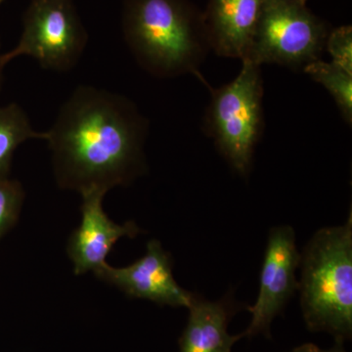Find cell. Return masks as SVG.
Segmentation results:
<instances>
[{
	"label": "cell",
	"instance_id": "cell-1",
	"mask_svg": "<svg viewBox=\"0 0 352 352\" xmlns=\"http://www.w3.org/2000/svg\"><path fill=\"white\" fill-rule=\"evenodd\" d=\"M147 122L126 97L76 88L45 131L61 188L80 194L127 185L144 170Z\"/></svg>",
	"mask_w": 352,
	"mask_h": 352
},
{
	"label": "cell",
	"instance_id": "cell-2",
	"mask_svg": "<svg viewBox=\"0 0 352 352\" xmlns=\"http://www.w3.org/2000/svg\"><path fill=\"white\" fill-rule=\"evenodd\" d=\"M122 32L138 63L157 76L198 75L208 43L187 0H124Z\"/></svg>",
	"mask_w": 352,
	"mask_h": 352
},
{
	"label": "cell",
	"instance_id": "cell-3",
	"mask_svg": "<svg viewBox=\"0 0 352 352\" xmlns=\"http://www.w3.org/2000/svg\"><path fill=\"white\" fill-rule=\"evenodd\" d=\"M298 289L308 330L335 342L352 337V215L344 226L320 229L300 254Z\"/></svg>",
	"mask_w": 352,
	"mask_h": 352
},
{
	"label": "cell",
	"instance_id": "cell-4",
	"mask_svg": "<svg viewBox=\"0 0 352 352\" xmlns=\"http://www.w3.org/2000/svg\"><path fill=\"white\" fill-rule=\"evenodd\" d=\"M242 62L237 78L212 94L207 126L222 156L245 175L263 127V87L258 65Z\"/></svg>",
	"mask_w": 352,
	"mask_h": 352
},
{
	"label": "cell",
	"instance_id": "cell-5",
	"mask_svg": "<svg viewBox=\"0 0 352 352\" xmlns=\"http://www.w3.org/2000/svg\"><path fill=\"white\" fill-rule=\"evenodd\" d=\"M328 34L302 0H265L245 60L303 69L320 59Z\"/></svg>",
	"mask_w": 352,
	"mask_h": 352
},
{
	"label": "cell",
	"instance_id": "cell-6",
	"mask_svg": "<svg viewBox=\"0 0 352 352\" xmlns=\"http://www.w3.org/2000/svg\"><path fill=\"white\" fill-rule=\"evenodd\" d=\"M87 41L73 0H32L19 43L1 61L4 65L25 55L44 69L67 72L80 61Z\"/></svg>",
	"mask_w": 352,
	"mask_h": 352
},
{
	"label": "cell",
	"instance_id": "cell-7",
	"mask_svg": "<svg viewBox=\"0 0 352 352\" xmlns=\"http://www.w3.org/2000/svg\"><path fill=\"white\" fill-rule=\"evenodd\" d=\"M300 254L296 247L295 230L291 226L271 229L266 245L261 283L256 302L248 307L252 314L249 327L243 338L270 336V326L275 317L283 312L292 296L298 289L296 270Z\"/></svg>",
	"mask_w": 352,
	"mask_h": 352
},
{
	"label": "cell",
	"instance_id": "cell-8",
	"mask_svg": "<svg viewBox=\"0 0 352 352\" xmlns=\"http://www.w3.org/2000/svg\"><path fill=\"white\" fill-rule=\"evenodd\" d=\"M94 274L131 298L151 300L160 305L188 308L193 298V294L176 282L173 259L155 239L148 242L145 256L135 263L120 268L106 263Z\"/></svg>",
	"mask_w": 352,
	"mask_h": 352
},
{
	"label": "cell",
	"instance_id": "cell-9",
	"mask_svg": "<svg viewBox=\"0 0 352 352\" xmlns=\"http://www.w3.org/2000/svg\"><path fill=\"white\" fill-rule=\"evenodd\" d=\"M82 197V222L69 237L68 254L75 274L95 272L106 264L113 245L122 237L134 238L140 233L135 222L117 224L109 219L102 207L106 192L90 190Z\"/></svg>",
	"mask_w": 352,
	"mask_h": 352
},
{
	"label": "cell",
	"instance_id": "cell-10",
	"mask_svg": "<svg viewBox=\"0 0 352 352\" xmlns=\"http://www.w3.org/2000/svg\"><path fill=\"white\" fill-rule=\"evenodd\" d=\"M265 0H210L203 17L208 46L220 56L248 59Z\"/></svg>",
	"mask_w": 352,
	"mask_h": 352
},
{
	"label": "cell",
	"instance_id": "cell-11",
	"mask_svg": "<svg viewBox=\"0 0 352 352\" xmlns=\"http://www.w3.org/2000/svg\"><path fill=\"white\" fill-rule=\"evenodd\" d=\"M189 318L179 340V352H231L242 333L231 336L227 331L236 305L229 296L210 302L193 295L188 307Z\"/></svg>",
	"mask_w": 352,
	"mask_h": 352
},
{
	"label": "cell",
	"instance_id": "cell-12",
	"mask_svg": "<svg viewBox=\"0 0 352 352\" xmlns=\"http://www.w3.org/2000/svg\"><path fill=\"white\" fill-rule=\"evenodd\" d=\"M45 132L34 131L24 111L18 105L0 108V177L10 164L18 146L29 139L45 140Z\"/></svg>",
	"mask_w": 352,
	"mask_h": 352
},
{
	"label": "cell",
	"instance_id": "cell-13",
	"mask_svg": "<svg viewBox=\"0 0 352 352\" xmlns=\"http://www.w3.org/2000/svg\"><path fill=\"white\" fill-rule=\"evenodd\" d=\"M315 82L320 83L332 95L342 118L352 122V74L338 65L326 63L320 59L307 65L302 69Z\"/></svg>",
	"mask_w": 352,
	"mask_h": 352
},
{
	"label": "cell",
	"instance_id": "cell-14",
	"mask_svg": "<svg viewBox=\"0 0 352 352\" xmlns=\"http://www.w3.org/2000/svg\"><path fill=\"white\" fill-rule=\"evenodd\" d=\"M325 46L333 63L352 74V28L342 25L329 32Z\"/></svg>",
	"mask_w": 352,
	"mask_h": 352
},
{
	"label": "cell",
	"instance_id": "cell-15",
	"mask_svg": "<svg viewBox=\"0 0 352 352\" xmlns=\"http://www.w3.org/2000/svg\"><path fill=\"white\" fill-rule=\"evenodd\" d=\"M23 197L22 189L17 183L0 177V235L17 217Z\"/></svg>",
	"mask_w": 352,
	"mask_h": 352
},
{
	"label": "cell",
	"instance_id": "cell-16",
	"mask_svg": "<svg viewBox=\"0 0 352 352\" xmlns=\"http://www.w3.org/2000/svg\"><path fill=\"white\" fill-rule=\"evenodd\" d=\"M289 352H346L342 342H335V346L330 349H322L314 344H305Z\"/></svg>",
	"mask_w": 352,
	"mask_h": 352
},
{
	"label": "cell",
	"instance_id": "cell-17",
	"mask_svg": "<svg viewBox=\"0 0 352 352\" xmlns=\"http://www.w3.org/2000/svg\"><path fill=\"white\" fill-rule=\"evenodd\" d=\"M2 66H3V64H2L1 57H0V69H1Z\"/></svg>",
	"mask_w": 352,
	"mask_h": 352
},
{
	"label": "cell",
	"instance_id": "cell-18",
	"mask_svg": "<svg viewBox=\"0 0 352 352\" xmlns=\"http://www.w3.org/2000/svg\"><path fill=\"white\" fill-rule=\"evenodd\" d=\"M302 2H305V3H307V0H302Z\"/></svg>",
	"mask_w": 352,
	"mask_h": 352
},
{
	"label": "cell",
	"instance_id": "cell-19",
	"mask_svg": "<svg viewBox=\"0 0 352 352\" xmlns=\"http://www.w3.org/2000/svg\"><path fill=\"white\" fill-rule=\"evenodd\" d=\"M3 1H4V0H0V4H1L2 2H3Z\"/></svg>",
	"mask_w": 352,
	"mask_h": 352
}]
</instances>
